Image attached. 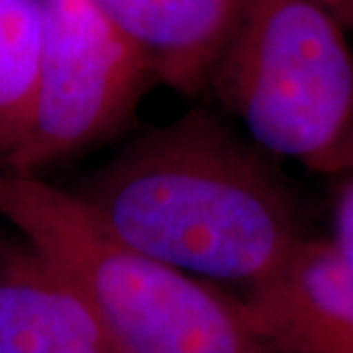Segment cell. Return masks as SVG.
<instances>
[{
    "instance_id": "6da1fadb",
    "label": "cell",
    "mask_w": 353,
    "mask_h": 353,
    "mask_svg": "<svg viewBox=\"0 0 353 353\" xmlns=\"http://www.w3.org/2000/svg\"><path fill=\"white\" fill-rule=\"evenodd\" d=\"M76 195L129 248L236 299L273 280L307 239L271 157L204 110L131 140Z\"/></svg>"
},
{
    "instance_id": "7a4b0ae2",
    "label": "cell",
    "mask_w": 353,
    "mask_h": 353,
    "mask_svg": "<svg viewBox=\"0 0 353 353\" xmlns=\"http://www.w3.org/2000/svg\"><path fill=\"white\" fill-rule=\"evenodd\" d=\"M0 216L79 285L117 353H275L241 299L129 248L72 190L5 168Z\"/></svg>"
},
{
    "instance_id": "3957f363",
    "label": "cell",
    "mask_w": 353,
    "mask_h": 353,
    "mask_svg": "<svg viewBox=\"0 0 353 353\" xmlns=\"http://www.w3.org/2000/svg\"><path fill=\"white\" fill-rule=\"evenodd\" d=\"M312 0H248L209 88L271 159L353 172V53Z\"/></svg>"
},
{
    "instance_id": "277c9868",
    "label": "cell",
    "mask_w": 353,
    "mask_h": 353,
    "mask_svg": "<svg viewBox=\"0 0 353 353\" xmlns=\"http://www.w3.org/2000/svg\"><path fill=\"white\" fill-rule=\"evenodd\" d=\"M154 81L143 51L92 0H41V51L28 129L5 168L37 174L115 133Z\"/></svg>"
},
{
    "instance_id": "5b68a950",
    "label": "cell",
    "mask_w": 353,
    "mask_h": 353,
    "mask_svg": "<svg viewBox=\"0 0 353 353\" xmlns=\"http://www.w3.org/2000/svg\"><path fill=\"white\" fill-rule=\"evenodd\" d=\"M239 299L275 353H353V273L330 241L307 236L273 280Z\"/></svg>"
},
{
    "instance_id": "8992f818",
    "label": "cell",
    "mask_w": 353,
    "mask_h": 353,
    "mask_svg": "<svg viewBox=\"0 0 353 353\" xmlns=\"http://www.w3.org/2000/svg\"><path fill=\"white\" fill-rule=\"evenodd\" d=\"M0 353H117L79 285L28 241H0Z\"/></svg>"
},
{
    "instance_id": "52a82bcc",
    "label": "cell",
    "mask_w": 353,
    "mask_h": 353,
    "mask_svg": "<svg viewBox=\"0 0 353 353\" xmlns=\"http://www.w3.org/2000/svg\"><path fill=\"white\" fill-rule=\"evenodd\" d=\"M140 51L154 81L207 90L248 0H92Z\"/></svg>"
},
{
    "instance_id": "ba28073f",
    "label": "cell",
    "mask_w": 353,
    "mask_h": 353,
    "mask_svg": "<svg viewBox=\"0 0 353 353\" xmlns=\"http://www.w3.org/2000/svg\"><path fill=\"white\" fill-rule=\"evenodd\" d=\"M41 51V0H0V157L30 119Z\"/></svg>"
},
{
    "instance_id": "9c48e42d",
    "label": "cell",
    "mask_w": 353,
    "mask_h": 353,
    "mask_svg": "<svg viewBox=\"0 0 353 353\" xmlns=\"http://www.w3.org/2000/svg\"><path fill=\"white\" fill-rule=\"evenodd\" d=\"M330 243H333L344 266L353 273V172L347 174V181H344L340 197H337Z\"/></svg>"
},
{
    "instance_id": "30bf717a",
    "label": "cell",
    "mask_w": 353,
    "mask_h": 353,
    "mask_svg": "<svg viewBox=\"0 0 353 353\" xmlns=\"http://www.w3.org/2000/svg\"><path fill=\"white\" fill-rule=\"evenodd\" d=\"M328 17H333L344 30L353 34V0H312Z\"/></svg>"
}]
</instances>
